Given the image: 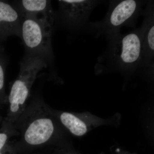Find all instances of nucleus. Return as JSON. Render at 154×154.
<instances>
[{"mask_svg": "<svg viewBox=\"0 0 154 154\" xmlns=\"http://www.w3.org/2000/svg\"><path fill=\"white\" fill-rule=\"evenodd\" d=\"M107 48L98 58L96 73L118 72L129 78L142 70V53L140 28L128 33L106 37Z\"/></svg>", "mask_w": 154, "mask_h": 154, "instance_id": "nucleus-2", "label": "nucleus"}, {"mask_svg": "<svg viewBox=\"0 0 154 154\" xmlns=\"http://www.w3.org/2000/svg\"><path fill=\"white\" fill-rule=\"evenodd\" d=\"M54 17L25 16L21 26V36L29 49L39 53L51 50Z\"/></svg>", "mask_w": 154, "mask_h": 154, "instance_id": "nucleus-6", "label": "nucleus"}, {"mask_svg": "<svg viewBox=\"0 0 154 154\" xmlns=\"http://www.w3.org/2000/svg\"><path fill=\"white\" fill-rule=\"evenodd\" d=\"M50 113L61 125L75 136L81 137L102 125L118 126L120 124L121 116L116 113L109 118H100L89 112L74 113L53 109L47 105Z\"/></svg>", "mask_w": 154, "mask_h": 154, "instance_id": "nucleus-5", "label": "nucleus"}, {"mask_svg": "<svg viewBox=\"0 0 154 154\" xmlns=\"http://www.w3.org/2000/svg\"><path fill=\"white\" fill-rule=\"evenodd\" d=\"M17 152L14 145H8L7 147L0 151V154H17Z\"/></svg>", "mask_w": 154, "mask_h": 154, "instance_id": "nucleus-14", "label": "nucleus"}, {"mask_svg": "<svg viewBox=\"0 0 154 154\" xmlns=\"http://www.w3.org/2000/svg\"><path fill=\"white\" fill-rule=\"evenodd\" d=\"M21 4L25 16L45 17L54 15L49 1L23 0L21 1Z\"/></svg>", "mask_w": 154, "mask_h": 154, "instance_id": "nucleus-9", "label": "nucleus"}, {"mask_svg": "<svg viewBox=\"0 0 154 154\" xmlns=\"http://www.w3.org/2000/svg\"><path fill=\"white\" fill-rule=\"evenodd\" d=\"M56 154H82L75 150L71 149L68 145L66 144L63 146L59 147L58 150ZM100 154H102L101 153Z\"/></svg>", "mask_w": 154, "mask_h": 154, "instance_id": "nucleus-12", "label": "nucleus"}, {"mask_svg": "<svg viewBox=\"0 0 154 154\" xmlns=\"http://www.w3.org/2000/svg\"><path fill=\"white\" fill-rule=\"evenodd\" d=\"M142 13L143 17L140 28L142 53V70L146 75L152 78L154 68V1H147Z\"/></svg>", "mask_w": 154, "mask_h": 154, "instance_id": "nucleus-8", "label": "nucleus"}, {"mask_svg": "<svg viewBox=\"0 0 154 154\" xmlns=\"http://www.w3.org/2000/svg\"><path fill=\"white\" fill-rule=\"evenodd\" d=\"M46 67L41 58L33 57L22 63L19 75L9 94L7 121L14 124L27 107L30 90L39 72Z\"/></svg>", "mask_w": 154, "mask_h": 154, "instance_id": "nucleus-4", "label": "nucleus"}, {"mask_svg": "<svg viewBox=\"0 0 154 154\" xmlns=\"http://www.w3.org/2000/svg\"><path fill=\"white\" fill-rule=\"evenodd\" d=\"M19 135V133L15 128L14 124L6 120L2 130L0 131V151L8 145L9 140L11 137Z\"/></svg>", "mask_w": 154, "mask_h": 154, "instance_id": "nucleus-11", "label": "nucleus"}, {"mask_svg": "<svg viewBox=\"0 0 154 154\" xmlns=\"http://www.w3.org/2000/svg\"><path fill=\"white\" fill-rule=\"evenodd\" d=\"M5 85V75L3 69L0 65V92L3 90Z\"/></svg>", "mask_w": 154, "mask_h": 154, "instance_id": "nucleus-15", "label": "nucleus"}, {"mask_svg": "<svg viewBox=\"0 0 154 154\" xmlns=\"http://www.w3.org/2000/svg\"><path fill=\"white\" fill-rule=\"evenodd\" d=\"M6 23L13 30L14 35L21 36V26L19 14L11 5L0 2V24Z\"/></svg>", "mask_w": 154, "mask_h": 154, "instance_id": "nucleus-10", "label": "nucleus"}, {"mask_svg": "<svg viewBox=\"0 0 154 154\" xmlns=\"http://www.w3.org/2000/svg\"><path fill=\"white\" fill-rule=\"evenodd\" d=\"M147 1L110 0L109 9L104 19L96 22H90L88 32L95 33L96 37H106L120 33L121 28H135L139 17L141 16L144 5Z\"/></svg>", "mask_w": 154, "mask_h": 154, "instance_id": "nucleus-3", "label": "nucleus"}, {"mask_svg": "<svg viewBox=\"0 0 154 154\" xmlns=\"http://www.w3.org/2000/svg\"><path fill=\"white\" fill-rule=\"evenodd\" d=\"M14 125L21 136L14 144L17 152L48 145L60 147L67 144L65 128L40 99L27 105Z\"/></svg>", "mask_w": 154, "mask_h": 154, "instance_id": "nucleus-1", "label": "nucleus"}, {"mask_svg": "<svg viewBox=\"0 0 154 154\" xmlns=\"http://www.w3.org/2000/svg\"><path fill=\"white\" fill-rule=\"evenodd\" d=\"M58 2L60 17L64 24L69 28L88 32L91 13L103 1L60 0Z\"/></svg>", "mask_w": 154, "mask_h": 154, "instance_id": "nucleus-7", "label": "nucleus"}, {"mask_svg": "<svg viewBox=\"0 0 154 154\" xmlns=\"http://www.w3.org/2000/svg\"><path fill=\"white\" fill-rule=\"evenodd\" d=\"M111 154H136L131 152L119 147L113 146L110 149Z\"/></svg>", "mask_w": 154, "mask_h": 154, "instance_id": "nucleus-13", "label": "nucleus"}]
</instances>
